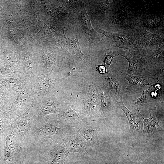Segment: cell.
Here are the masks:
<instances>
[{"label": "cell", "mask_w": 164, "mask_h": 164, "mask_svg": "<svg viewBox=\"0 0 164 164\" xmlns=\"http://www.w3.org/2000/svg\"><path fill=\"white\" fill-rule=\"evenodd\" d=\"M34 100L29 108L23 114L10 120L12 131L19 138L23 146L27 145L36 138L37 128L33 109Z\"/></svg>", "instance_id": "1"}, {"label": "cell", "mask_w": 164, "mask_h": 164, "mask_svg": "<svg viewBox=\"0 0 164 164\" xmlns=\"http://www.w3.org/2000/svg\"><path fill=\"white\" fill-rule=\"evenodd\" d=\"M99 33L105 37L109 46L128 50L142 49L140 38L137 29L123 30L117 32L105 31L98 27H94Z\"/></svg>", "instance_id": "2"}, {"label": "cell", "mask_w": 164, "mask_h": 164, "mask_svg": "<svg viewBox=\"0 0 164 164\" xmlns=\"http://www.w3.org/2000/svg\"><path fill=\"white\" fill-rule=\"evenodd\" d=\"M114 0H86V10L93 28L104 26L117 2Z\"/></svg>", "instance_id": "3"}, {"label": "cell", "mask_w": 164, "mask_h": 164, "mask_svg": "<svg viewBox=\"0 0 164 164\" xmlns=\"http://www.w3.org/2000/svg\"><path fill=\"white\" fill-rule=\"evenodd\" d=\"M48 119L55 125L73 127L77 129L88 125L89 120L85 113L70 104H67L55 117Z\"/></svg>", "instance_id": "4"}, {"label": "cell", "mask_w": 164, "mask_h": 164, "mask_svg": "<svg viewBox=\"0 0 164 164\" xmlns=\"http://www.w3.org/2000/svg\"><path fill=\"white\" fill-rule=\"evenodd\" d=\"M74 23L72 29L75 33L83 35L88 40L90 49L93 48L99 43L100 36L92 26L86 9L79 12L73 13Z\"/></svg>", "instance_id": "5"}, {"label": "cell", "mask_w": 164, "mask_h": 164, "mask_svg": "<svg viewBox=\"0 0 164 164\" xmlns=\"http://www.w3.org/2000/svg\"><path fill=\"white\" fill-rule=\"evenodd\" d=\"M114 54L116 56L124 57L128 61L129 66L127 74L147 73L148 65L142 49L137 51L120 50L115 51Z\"/></svg>", "instance_id": "6"}, {"label": "cell", "mask_w": 164, "mask_h": 164, "mask_svg": "<svg viewBox=\"0 0 164 164\" xmlns=\"http://www.w3.org/2000/svg\"><path fill=\"white\" fill-rule=\"evenodd\" d=\"M37 103V109L35 111L33 109L37 124L48 114H59L67 104L54 95L48 94Z\"/></svg>", "instance_id": "7"}, {"label": "cell", "mask_w": 164, "mask_h": 164, "mask_svg": "<svg viewBox=\"0 0 164 164\" xmlns=\"http://www.w3.org/2000/svg\"><path fill=\"white\" fill-rule=\"evenodd\" d=\"M84 108L89 120L92 121L96 120L100 116L99 86L93 82L89 85L84 101Z\"/></svg>", "instance_id": "8"}, {"label": "cell", "mask_w": 164, "mask_h": 164, "mask_svg": "<svg viewBox=\"0 0 164 164\" xmlns=\"http://www.w3.org/2000/svg\"><path fill=\"white\" fill-rule=\"evenodd\" d=\"M37 76L33 94L38 103L56 87L60 83L62 79L55 77V75L45 74H38Z\"/></svg>", "instance_id": "9"}, {"label": "cell", "mask_w": 164, "mask_h": 164, "mask_svg": "<svg viewBox=\"0 0 164 164\" xmlns=\"http://www.w3.org/2000/svg\"><path fill=\"white\" fill-rule=\"evenodd\" d=\"M46 123L40 127H37L36 136L43 138H48L56 144L62 142L66 136L72 131V127H65L61 128L56 126L47 118L45 119Z\"/></svg>", "instance_id": "10"}, {"label": "cell", "mask_w": 164, "mask_h": 164, "mask_svg": "<svg viewBox=\"0 0 164 164\" xmlns=\"http://www.w3.org/2000/svg\"><path fill=\"white\" fill-rule=\"evenodd\" d=\"M5 138V146L3 151L4 164H19L20 154L22 148L19 138L12 131Z\"/></svg>", "instance_id": "11"}, {"label": "cell", "mask_w": 164, "mask_h": 164, "mask_svg": "<svg viewBox=\"0 0 164 164\" xmlns=\"http://www.w3.org/2000/svg\"><path fill=\"white\" fill-rule=\"evenodd\" d=\"M81 34L75 33L76 38L72 40L65 36V42L63 49L70 59L76 63L80 64L87 63L88 56L85 55L81 51L79 40L81 38Z\"/></svg>", "instance_id": "12"}, {"label": "cell", "mask_w": 164, "mask_h": 164, "mask_svg": "<svg viewBox=\"0 0 164 164\" xmlns=\"http://www.w3.org/2000/svg\"><path fill=\"white\" fill-rule=\"evenodd\" d=\"M120 108L125 114L129 125V132L132 135H140L142 133L143 123L142 120V114L138 109L134 113L130 111L125 105L122 100L117 102L115 105Z\"/></svg>", "instance_id": "13"}, {"label": "cell", "mask_w": 164, "mask_h": 164, "mask_svg": "<svg viewBox=\"0 0 164 164\" xmlns=\"http://www.w3.org/2000/svg\"><path fill=\"white\" fill-rule=\"evenodd\" d=\"M122 73L124 78L128 82V86L124 88L125 92L136 91L141 87L153 85L158 81L157 79L151 77L146 73L138 75Z\"/></svg>", "instance_id": "14"}, {"label": "cell", "mask_w": 164, "mask_h": 164, "mask_svg": "<svg viewBox=\"0 0 164 164\" xmlns=\"http://www.w3.org/2000/svg\"><path fill=\"white\" fill-rule=\"evenodd\" d=\"M62 142L69 152H77L82 155L88 153L85 139L77 132L72 131L66 136Z\"/></svg>", "instance_id": "15"}, {"label": "cell", "mask_w": 164, "mask_h": 164, "mask_svg": "<svg viewBox=\"0 0 164 164\" xmlns=\"http://www.w3.org/2000/svg\"><path fill=\"white\" fill-rule=\"evenodd\" d=\"M164 20L162 17L153 15H147L137 17L135 22L136 29L143 28L147 31H156L158 34L163 30Z\"/></svg>", "instance_id": "16"}, {"label": "cell", "mask_w": 164, "mask_h": 164, "mask_svg": "<svg viewBox=\"0 0 164 164\" xmlns=\"http://www.w3.org/2000/svg\"><path fill=\"white\" fill-rule=\"evenodd\" d=\"M137 29L140 36L142 48L154 49L164 45V38L160 34L152 33L143 28Z\"/></svg>", "instance_id": "17"}, {"label": "cell", "mask_w": 164, "mask_h": 164, "mask_svg": "<svg viewBox=\"0 0 164 164\" xmlns=\"http://www.w3.org/2000/svg\"><path fill=\"white\" fill-rule=\"evenodd\" d=\"M142 49L147 63V71L151 68L164 66V45L155 49L142 48Z\"/></svg>", "instance_id": "18"}, {"label": "cell", "mask_w": 164, "mask_h": 164, "mask_svg": "<svg viewBox=\"0 0 164 164\" xmlns=\"http://www.w3.org/2000/svg\"><path fill=\"white\" fill-rule=\"evenodd\" d=\"M99 97L100 101V115L109 113L112 110L117 102L105 85L99 87Z\"/></svg>", "instance_id": "19"}, {"label": "cell", "mask_w": 164, "mask_h": 164, "mask_svg": "<svg viewBox=\"0 0 164 164\" xmlns=\"http://www.w3.org/2000/svg\"><path fill=\"white\" fill-rule=\"evenodd\" d=\"M69 153L62 142L54 145L46 153V155L50 164H63Z\"/></svg>", "instance_id": "20"}, {"label": "cell", "mask_w": 164, "mask_h": 164, "mask_svg": "<svg viewBox=\"0 0 164 164\" xmlns=\"http://www.w3.org/2000/svg\"><path fill=\"white\" fill-rule=\"evenodd\" d=\"M107 70L104 74L107 85H105L111 91L117 102L122 100L123 95L125 93V89L113 75L109 66H107Z\"/></svg>", "instance_id": "21"}, {"label": "cell", "mask_w": 164, "mask_h": 164, "mask_svg": "<svg viewBox=\"0 0 164 164\" xmlns=\"http://www.w3.org/2000/svg\"><path fill=\"white\" fill-rule=\"evenodd\" d=\"M59 6L56 8L60 29H71L74 23L73 13L60 1Z\"/></svg>", "instance_id": "22"}, {"label": "cell", "mask_w": 164, "mask_h": 164, "mask_svg": "<svg viewBox=\"0 0 164 164\" xmlns=\"http://www.w3.org/2000/svg\"><path fill=\"white\" fill-rule=\"evenodd\" d=\"M77 132L85 139L89 146L96 148L99 146L98 128L87 125L78 129Z\"/></svg>", "instance_id": "23"}, {"label": "cell", "mask_w": 164, "mask_h": 164, "mask_svg": "<svg viewBox=\"0 0 164 164\" xmlns=\"http://www.w3.org/2000/svg\"><path fill=\"white\" fill-rule=\"evenodd\" d=\"M9 109L0 108V137H5L12 131Z\"/></svg>", "instance_id": "24"}, {"label": "cell", "mask_w": 164, "mask_h": 164, "mask_svg": "<svg viewBox=\"0 0 164 164\" xmlns=\"http://www.w3.org/2000/svg\"><path fill=\"white\" fill-rule=\"evenodd\" d=\"M142 116L143 120V134L151 135L155 132L162 131L159 125L158 118L155 114L152 115L150 113V117L148 118H144L142 115Z\"/></svg>", "instance_id": "25"}, {"label": "cell", "mask_w": 164, "mask_h": 164, "mask_svg": "<svg viewBox=\"0 0 164 164\" xmlns=\"http://www.w3.org/2000/svg\"><path fill=\"white\" fill-rule=\"evenodd\" d=\"M60 2L73 13L86 9V0H61Z\"/></svg>", "instance_id": "26"}, {"label": "cell", "mask_w": 164, "mask_h": 164, "mask_svg": "<svg viewBox=\"0 0 164 164\" xmlns=\"http://www.w3.org/2000/svg\"><path fill=\"white\" fill-rule=\"evenodd\" d=\"M153 88L152 85H149V88L143 91L141 96L136 99V101L133 104H136L140 107L154 101L155 100L152 97L151 93Z\"/></svg>", "instance_id": "27"}, {"label": "cell", "mask_w": 164, "mask_h": 164, "mask_svg": "<svg viewBox=\"0 0 164 164\" xmlns=\"http://www.w3.org/2000/svg\"><path fill=\"white\" fill-rule=\"evenodd\" d=\"M5 137H0V164H4V159L3 151L5 148Z\"/></svg>", "instance_id": "28"}, {"label": "cell", "mask_w": 164, "mask_h": 164, "mask_svg": "<svg viewBox=\"0 0 164 164\" xmlns=\"http://www.w3.org/2000/svg\"><path fill=\"white\" fill-rule=\"evenodd\" d=\"M116 56L113 55H107L105 54V57L103 61L106 66H109L111 63L113 58Z\"/></svg>", "instance_id": "29"}, {"label": "cell", "mask_w": 164, "mask_h": 164, "mask_svg": "<svg viewBox=\"0 0 164 164\" xmlns=\"http://www.w3.org/2000/svg\"><path fill=\"white\" fill-rule=\"evenodd\" d=\"M96 69L100 73L104 75L107 71V66L102 64L98 65Z\"/></svg>", "instance_id": "30"}, {"label": "cell", "mask_w": 164, "mask_h": 164, "mask_svg": "<svg viewBox=\"0 0 164 164\" xmlns=\"http://www.w3.org/2000/svg\"></svg>", "instance_id": "31"}]
</instances>
